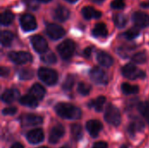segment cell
<instances>
[{"label":"cell","mask_w":149,"mask_h":148,"mask_svg":"<svg viewBox=\"0 0 149 148\" xmlns=\"http://www.w3.org/2000/svg\"><path fill=\"white\" fill-rule=\"evenodd\" d=\"M92 148H108V146L106 142L100 141V142H96Z\"/></svg>","instance_id":"obj_42"},{"label":"cell","mask_w":149,"mask_h":148,"mask_svg":"<svg viewBox=\"0 0 149 148\" xmlns=\"http://www.w3.org/2000/svg\"><path fill=\"white\" fill-rule=\"evenodd\" d=\"M38 75L39 79L42 80L47 85H53L58 82V73L52 69L42 67L38 70Z\"/></svg>","instance_id":"obj_4"},{"label":"cell","mask_w":149,"mask_h":148,"mask_svg":"<svg viewBox=\"0 0 149 148\" xmlns=\"http://www.w3.org/2000/svg\"><path fill=\"white\" fill-rule=\"evenodd\" d=\"M121 90L125 95H131L138 93L140 89L137 85H132L128 83H123L121 85Z\"/></svg>","instance_id":"obj_28"},{"label":"cell","mask_w":149,"mask_h":148,"mask_svg":"<svg viewBox=\"0 0 149 148\" xmlns=\"http://www.w3.org/2000/svg\"><path fill=\"white\" fill-rule=\"evenodd\" d=\"M52 17L55 20L58 22H65L70 17V11L67 8L64 6H58L54 9Z\"/></svg>","instance_id":"obj_16"},{"label":"cell","mask_w":149,"mask_h":148,"mask_svg":"<svg viewBox=\"0 0 149 148\" xmlns=\"http://www.w3.org/2000/svg\"><path fill=\"white\" fill-rule=\"evenodd\" d=\"M82 15L84 18L89 20L92 18H100L102 15V13L100 10H96L93 7L91 6H86L81 10Z\"/></svg>","instance_id":"obj_18"},{"label":"cell","mask_w":149,"mask_h":148,"mask_svg":"<svg viewBox=\"0 0 149 148\" xmlns=\"http://www.w3.org/2000/svg\"><path fill=\"white\" fill-rule=\"evenodd\" d=\"M17 109L16 107H7L3 110V115H14L17 113Z\"/></svg>","instance_id":"obj_40"},{"label":"cell","mask_w":149,"mask_h":148,"mask_svg":"<svg viewBox=\"0 0 149 148\" xmlns=\"http://www.w3.org/2000/svg\"><path fill=\"white\" fill-rule=\"evenodd\" d=\"M132 19L134 24L139 28H145L149 26V15L144 12H134L132 16Z\"/></svg>","instance_id":"obj_11"},{"label":"cell","mask_w":149,"mask_h":148,"mask_svg":"<svg viewBox=\"0 0 149 148\" xmlns=\"http://www.w3.org/2000/svg\"><path fill=\"white\" fill-rule=\"evenodd\" d=\"M9 72H10V71H9L8 68H6V67H2L1 68V76L2 77H6L9 74Z\"/></svg>","instance_id":"obj_43"},{"label":"cell","mask_w":149,"mask_h":148,"mask_svg":"<svg viewBox=\"0 0 149 148\" xmlns=\"http://www.w3.org/2000/svg\"><path fill=\"white\" fill-rule=\"evenodd\" d=\"M90 78L97 85H107L108 83L107 72L99 67H93L90 71Z\"/></svg>","instance_id":"obj_7"},{"label":"cell","mask_w":149,"mask_h":148,"mask_svg":"<svg viewBox=\"0 0 149 148\" xmlns=\"http://www.w3.org/2000/svg\"><path fill=\"white\" fill-rule=\"evenodd\" d=\"M92 34L93 36L96 37V38H106L108 34V31H107V26L102 24V23H100V24H97L93 31H92Z\"/></svg>","instance_id":"obj_24"},{"label":"cell","mask_w":149,"mask_h":148,"mask_svg":"<svg viewBox=\"0 0 149 148\" xmlns=\"http://www.w3.org/2000/svg\"><path fill=\"white\" fill-rule=\"evenodd\" d=\"M91 90H92V86L87 85V84H86V83L80 82L78 85V92H79V93H80L83 96L88 95L90 93Z\"/></svg>","instance_id":"obj_36"},{"label":"cell","mask_w":149,"mask_h":148,"mask_svg":"<svg viewBox=\"0 0 149 148\" xmlns=\"http://www.w3.org/2000/svg\"><path fill=\"white\" fill-rule=\"evenodd\" d=\"M20 96V93H19V91L17 89H8L6 91L3 92V93L2 94V100L4 102V103H12L14 102L16 99H17Z\"/></svg>","instance_id":"obj_17"},{"label":"cell","mask_w":149,"mask_h":148,"mask_svg":"<svg viewBox=\"0 0 149 148\" xmlns=\"http://www.w3.org/2000/svg\"><path fill=\"white\" fill-rule=\"evenodd\" d=\"M75 84V77L73 75H68L62 83V89L64 91H70Z\"/></svg>","instance_id":"obj_30"},{"label":"cell","mask_w":149,"mask_h":148,"mask_svg":"<svg viewBox=\"0 0 149 148\" xmlns=\"http://www.w3.org/2000/svg\"><path fill=\"white\" fill-rule=\"evenodd\" d=\"M46 34L53 40H58L63 38L65 34V31L63 27L56 24H49L46 26Z\"/></svg>","instance_id":"obj_9"},{"label":"cell","mask_w":149,"mask_h":148,"mask_svg":"<svg viewBox=\"0 0 149 148\" xmlns=\"http://www.w3.org/2000/svg\"><path fill=\"white\" fill-rule=\"evenodd\" d=\"M19 103L24 106H28L31 108H35L38 106V99L31 94L21 97L19 99Z\"/></svg>","instance_id":"obj_22"},{"label":"cell","mask_w":149,"mask_h":148,"mask_svg":"<svg viewBox=\"0 0 149 148\" xmlns=\"http://www.w3.org/2000/svg\"><path fill=\"white\" fill-rule=\"evenodd\" d=\"M92 52H93V48L92 47H87L84 50L83 55L86 58H90V57L92 56Z\"/></svg>","instance_id":"obj_41"},{"label":"cell","mask_w":149,"mask_h":148,"mask_svg":"<svg viewBox=\"0 0 149 148\" xmlns=\"http://www.w3.org/2000/svg\"><path fill=\"white\" fill-rule=\"evenodd\" d=\"M14 36L9 31H3L1 32V43L3 46H10L13 41Z\"/></svg>","instance_id":"obj_27"},{"label":"cell","mask_w":149,"mask_h":148,"mask_svg":"<svg viewBox=\"0 0 149 148\" xmlns=\"http://www.w3.org/2000/svg\"><path fill=\"white\" fill-rule=\"evenodd\" d=\"M34 76V72L30 69H22L18 72V77L22 80H28L32 79Z\"/></svg>","instance_id":"obj_35"},{"label":"cell","mask_w":149,"mask_h":148,"mask_svg":"<svg viewBox=\"0 0 149 148\" xmlns=\"http://www.w3.org/2000/svg\"><path fill=\"white\" fill-rule=\"evenodd\" d=\"M97 60L101 65H103L105 67H110L113 64V58L111 57V55H109L108 53H107L105 51H99L98 52Z\"/></svg>","instance_id":"obj_19"},{"label":"cell","mask_w":149,"mask_h":148,"mask_svg":"<svg viewBox=\"0 0 149 148\" xmlns=\"http://www.w3.org/2000/svg\"><path fill=\"white\" fill-rule=\"evenodd\" d=\"M43 118L35 114H26L21 118V124L24 126H32L42 124Z\"/></svg>","instance_id":"obj_14"},{"label":"cell","mask_w":149,"mask_h":148,"mask_svg":"<svg viewBox=\"0 0 149 148\" xmlns=\"http://www.w3.org/2000/svg\"><path fill=\"white\" fill-rule=\"evenodd\" d=\"M14 20V15L11 11L6 10L1 15V24L3 25H9Z\"/></svg>","instance_id":"obj_32"},{"label":"cell","mask_w":149,"mask_h":148,"mask_svg":"<svg viewBox=\"0 0 149 148\" xmlns=\"http://www.w3.org/2000/svg\"><path fill=\"white\" fill-rule=\"evenodd\" d=\"M39 148H47V147H39Z\"/></svg>","instance_id":"obj_51"},{"label":"cell","mask_w":149,"mask_h":148,"mask_svg":"<svg viewBox=\"0 0 149 148\" xmlns=\"http://www.w3.org/2000/svg\"><path fill=\"white\" fill-rule=\"evenodd\" d=\"M141 6L142 8H146V9H149V2L148 3H141Z\"/></svg>","instance_id":"obj_45"},{"label":"cell","mask_w":149,"mask_h":148,"mask_svg":"<svg viewBox=\"0 0 149 148\" xmlns=\"http://www.w3.org/2000/svg\"><path fill=\"white\" fill-rule=\"evenodd\" d=\"M30 94L32 95L34 98H36L38 100H41L44 99L45 95V90L41 85L34 84L30 89Z\"/></svg>","instance_id":"obj_21"},{"label":"cell","mask_w":149,"mask_h":148,"mask_svg":"<svg viewBox=\"0 0 149 148\" xmlns=\"http://www.w3.org/2000/svg\"><path fill=\"white\" fill-rule=\"evenodd\" d=\"M41 60L45 63V64H49V65H53L57 62V57L56 55L51 51H46L45 52L42 53L41 56Z\"/></svg>","instance_id":"obj_25"},{"label":"cell","mask_w":149,"mask_h":148,"mask_svg":"<svg viewBox=\"0 0 149 148\" xmlns=\"http://www.w3.org/2000/svg\"><path fill=\"white\" fill-rule=\"evenodd\" d=\"M8 57L17 65H24L32 61V56L26 51H10L9 52Z\"/></svg>","instance_id":"obj_6"},{"label":"cell","mask_w":149,"mask_h":148,"mask_svg":"<svg viewBox=\"0 0 149 148\" xmlns=\"http://www.w3.org/2000/svg\"><path fill=\"white\" fill-rule=\"evenodd\" d=\"M133 48L132 47H128V46H122L120 48L118 49V54H120L122 58H127L129 57L131 51H132Z\"/></svg>","instance_id":"obj_37"},{"label":"cell","mask_w":149,"mask_h":148,"mask_svg":"<svg viewBox=\"0 0 149 148\" xmlns=\"http://www.w3.org/2000/svg\"><path fill=\"white\" fill-rule=\"evenodd\" d=\"M65 1H67V2H69V3H75V2H77L78 0H65Z\"/></svg>","instance_id":"obj_48"},{"label":"cell","mask_w":149,"mask_h":148,"mask_svg":"<svg viewBox=\"0 0 149 148\" xmlns=\"http://www.w3.org/2000/svg\"><path fill=\"white\" fill-rule=\"evenodd\" d=\"M138 110L149 124V102H141L138 105Z\"/></svg>","instance_id":"obj_31"},{"label":"cell","mask_w":149,"mask_h":148,"mask_svg":"<svg viewBox=\"0 0 149 148\" xmlns=\"http://www.w3.org/2000/svg\"><path fill=\"white\" fill-rule=\"evenodd\" d=\"M45 134L42 129H34L31 130L27 134H26V139L30 144L36 145L44 140Z\"/></svg>","instance_id":"obj_13"},{"label":"cell","mask_w":149,"mask_h":148,"mask_svg":"<svg viewBox=\"0 0 149 148\" xmlns=\"http://www.w3.org/2000/svg\"><path fill=\"white\" fill-rule=\"evenodd\" d=\"M132 61L137 64H144L147 61V54L145 51H140L132 56Z\"/></svg>","instance_id":"obj_34"},{"label":"cell","mask_w":149,"mask_h":148,"mask_svg":"<svg viewBox=\"0 0 149 148\" xmlns=\"http://www.w3.org/2000/svg\"><path fill=\"white\" fill-rule=\"evenodd\" d=\"M71 133L75 140H79L83 137V128L79 124H72L71 126Z\"/></svg>","instance_id":"obj_26"},{"label":"cell","mask_w":149,"mask_h":148,"mask_svg":"<svg viewBox=\"0 0 149 148\" xmlns=\"http://www.w3.org/2000/svg\"><path fill=\"white\" fill-rule=\"evenodd\" d=\"M57 114L65 120H79L82 115L81 110L69 103H58L55 106Z\"/></svg>","instance_id":"obj_1"},{"label":"cell","mask_w":149,"mask_h":148,"mask_svg":"<svg viewBox=\"0 0 149 148\" xmlns=\"http://www.w3.org/2000/svg\"><path fill=\"white\" fill-rule=\"evenodd\" d=\"M111 7L114 10H121L125 7L124 0H113L111 3Z\"/></svg>","instance_id":"obj_38"},{"label":"cell","mask_w":149,"mask_h":148,"mask_svg":"<svg viewBox=\"0 0 149 148\" xmlns=\"http://www.w3.org/2000/svg\"><path fill=\"white\" fill-rule=\"evenodd\" d=\"M39 2H42V3H48V2H50L51 0H38Z\"/></svg>","instance_id":"obj_47"},{"label":"cell","mask_w":149,"mask_h":148,"mask_svg":"<svg viewBox=\"0 0 149 148\" xmlns=\"http://www.w3.org/2000/svg\"><path fill=\"white\" fill-rule=\"evenodd\" d=\"M122 74L125 78L129 79H144L146 77V73L133 64L126 65L122 68Z\"/></svg>","instance_id":"obj_5"},{"label":"cell","mask_w":149,"mask_h":148,"mask_svg":"<svg viewBox=\"0 0 149 148\" xmlns=\"http://www.w3.org/2000/svg\"><path fill=\"white\" fill-rule=\"evenodd\" d=\"M120 148H128V147H127V146H126V145H122V146L120 147Z\"/></svg>","instance_id":"obj_49"},{"label":"cell","mask_w":149,"mask_h":148,"mask_svg":"<svg viewBox=\"0 0 149 148\" xmlns=\"http://www.w3.org/2000/svg\"><path fill=\"white\" fill-rule=\"evenodd\" d=\"M31 42L34 50L38 53H44L48 49V44L42 36L39 35L32 36L31 38Z\"/></svg>","instance_id":"obj_10"},{"label":"cell","mask_w":149,"mask_h":148,"mask_svg":"<svg viewBox=\"0 0 149 148\" xmlns=\"http://www.w3.org/2000/svg\"><path fill=\"white\" fill-rule=\"evenodd\" d=\"M93 3H103V1L104 0H92Z\"/></svg>","instance_id":"obj_46"},{"label":"cell","mask_w":149,"mask_h":148,"mask_svg":"<svg viewBox=\"0 0 149 148\" xmlns=\"http://www.w3.org/2000/svg\"><path fill=\"white\" fill-rule=\"evenodd\" d=\"M57 50H58L59 56L62 58V59L69 60L74 53L75 44L72 40L66 39L58 45Z\"/></svg>","instance_id":"obj_3"},{"label":"cell","mask_w":149,"mask_h":148,"mask_svg":"<svg viewBox=\"0 0 149 148\" xmlns=\"http://www.w3.org/2000/svg\"><path fill=\"white\" fill-rule=\"evenodd\" d=\"M64 135H65V127L62 125L58 124L54 126L52 129L51 130V133L49 135V142L54 145L58 143Z\"/></svg>","instance_id":"obj_12"},{"label":"cell","mask_w":149,"mask_h":148,"mask_svg":"<svg viewBox=\"0 0 149 148\" xmlns=\"http://www.w3.org/2000/svg\"><path fill=\"white\" fill-rule=\"evenodd\" d=\"M105 120L114 126H118L121 122V115L120 110L113 105L110 104L107 106L104 116Z\"/></svg>","instance_id":"obj_2"},{"label":"cell","mask_w":149,"mask_h":148,"mask_svg":"<svg viewBox=\"0 0 149 148\" xmlns=\"http://www.w3.org/2000/svg\"><path fill=\"white\" fill-rule=\"evenodd\" d=\"M61 148H70L69 147H61Z\"/></svg>","instance_id":"obj_50"},{"label":"cell","mask_w":149,"mask_h":148,"mask_svg":"<svg viewBox=\"0 0 149 148\" xmlns=\"http://www.w3.org/2000/svg\"><path fill=\"white\" fill-rule=\"evenodd\" d=\"M106 103V98L104 96H100L88 103L90 108H93L96 112H101L103 110L104 104Z\"/></svg>","instance_id":"obj_23"},{"label":"cell","mask_w":149,"mask_h":148,"mask_svg":"<svg viewBox=\"0 0 149 148\" xmlns=\"http://www.w3.org/2000/svg\"><path fill=\"white\" fill-rule=\"evenodd\" d=\"M113 22L118 28L122 29L127 25V19L123 14H115L113 16Z\"/></svg>","instance_id":"obj_29"},{"label":"cell","mask_w":149,"mask_h":148,"mask_svg":"<svg viewBox=\"0 0 149 148\" xmlns=\"http://www.w3.org/2000/svg\"><path fill=\"white\" fill-rule=\"evenodd\" d=\"M38 0H24V3L26 4V6L31 9V10H38L39 5H38Z\"/></svg>","instance_id":"obj_39"},{"label":"cell","mask_w":149,"mask_h":148,"mask_svg":"<svg viewBox=\"0 0 149 148\" xmlns=\"http://www.w3.org/2000/svg\"><path fill=\"white\" fill-rule=\"evenodd\" d=\"M10 148H24V146H23L22 144H20V143H18V142H17V143L13 144Z\"/></svg>","instance_id":"obj_44"},{"label":"cell","mask_w":149,"mask_h":148,"mask_svg":"<svg viewBox=\"0 0 149 148\" xmlns=\"http://www.w3.org/2000/svg\"><path fill=\"white\" fill-rule=\"evenodd\" d=\"M102 128H103V125L99 120H92L86 123V130L88 131L89 134L93 138H97Z\"/></svg>","instance_id":"obj_15"},{"label":"cell","mask_w":149,"mask_h":148,"mask_svg":"<svg viewBox=\"0 0 149 148\" xmlns=\"http://www.w3.org/2000/svg\"><path fill=\"white\" fill-rule=\"evenodd\" d=\"M140 34V31L137 28H131L128 31H127L126 32H124L122 34L123 38L127 39V40H133L135 38H137Z\"/></svg>","instance_id":"obj_33"},{"label":"cell","mask_w":149,"mask_h":148,"mask_svg":"<svg viewBox=\"0 0 149 148\" xmlns=\"http://www.w3.org/2000/svg\"><path fill=\"white\" fill-rule=\"evenodd\" d=\"M145 128V125L144 123L139 120V119H135L133 122L130 123L129 126H128V133L131 135V137H134L135 133L137 132H142Z\"/></svg>","instance_id":"obj_20"},{"label":"cell","mask_w":149,"mask_h":148,"mask_svg":"<svg viewBox=\"0 0 149 148\" xmlns=\"http://www.w3.org/2000/svg\"><path fill=\"white\" fill-rule=\"evenodd\" d=\"M20 26L24 31H32L36 30L38 24L35 17L31 14H24L20 17Z\"/></svg>","instance_id":"obj_8"}]
</instances>
